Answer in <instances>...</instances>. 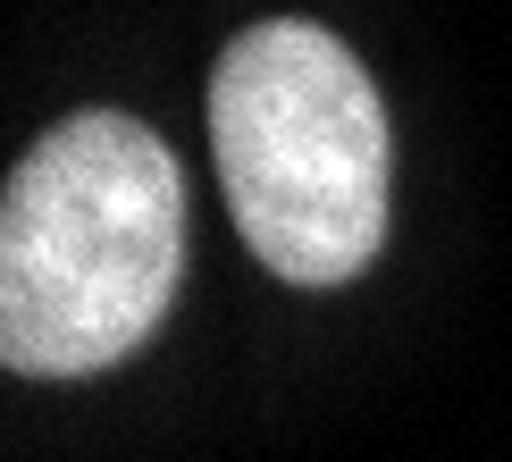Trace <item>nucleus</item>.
<instances>
[{"label": "nucleus", "instance_id": "f03ea898", "mask_svg": "<svg viewBox=\"0 0 512 462\" xmlns=\"http://www.w3.org/2000/svg\"><path fill=\"white\" fill-rule=\"evenodd\" d=\"M210 152L252 261L286 286H345L387 244V101L345 34L261 17L210 68Z\"/></svg>", "mask_w": 512, "mask_h": 462}, {"label": "nucleus", "instance_id": "f257e3e1", "mask_svg": "<svg viewBox=\"0 0 512 462\" xmlns=\"http://www.w3.org/2000/svg\"><path fill=\"white\" fill-rule=\"evenodd\" d=\"M185 278V168L126 110H76L0 194V362L93 378L143 345Z\"/></svg>", "mask_w": 512, "mask_h": 462}]
</instances>
